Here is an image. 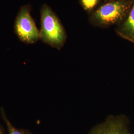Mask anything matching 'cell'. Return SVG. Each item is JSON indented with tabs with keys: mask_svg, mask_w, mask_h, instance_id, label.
Wrapping results in <instances>:
<instances>
[{
	"mask_svg": "<svg viewBox=\"0 0 134 134\" xmlns=\"http://www.w3.org/2000/svg\"><path fill=\"white\" fill-rule=\"evenodd\" d=\"M133 0H111L99 5L90 14L89 21L95 27H108L121 24L129 13Z\"/></svg>",
	"mask_w": 134,
	"mask_h": 134,
	"instance_id": "6da1fadb",
	"label": "cell"
},
{
	"mask_svg": "<svg viewBox=\"0 0 134 134\" xmlns=\"http://www.w3.org/2000/svg\"><path fill=\"white\" fill-rule=\"evenodd\" d=\"M40 39L52 47L60 50L66 41L67 34L57 14L45 4L40 10Z\"/></svg>",
	"mask_w": 134,
	"mask_h": 134,
	"instance_id": "7a4b0ae2",
	"label": "cell"
},
{
	"mask_svg": "<svg viewBox=\"0 0 134 134\" xmlns=\"http://www.w3.org/2000/svg\"><path fill=\"white\" fill-rule=\"evenodd\" d=\"M30 12V5L21 7L14 22V33L20 41L27 44L35 43L40 39V31Z\"/></svg>",
	"mask_w": 134,
	"mask_h": 134,
	"instance_id": "3957f363",
	"label": "cell"
},
{
	"mask_svg": "<svg viewBox=\"0 0 134 134\" xmlns=\"http://www.w3.org/2000/svg\"><path fill=\"white\" fill-rule=\"evenodd\" d=\"M90 134H131L128 129V120L124 116H110L102 124L91 130Z\"/></svg>",
	"mask_w": 134,
	"mask_h": 134,
	"instance_id": "277c9868",
	"label": "cell"
},
{
	"mask_svg": "<svg viewBox=\"0 0 134 134\" xmlns=\"http://www.w3.org/2000/svg\"><path fill=\"white\" fill-rule=\"evenodd\" d=\"M116 31L122 38L134 43V0L127 18L117 26Z\"/></svg>",
	"mask_w": 134,
	"mask_h": 134,
	"instance_id": "5b68a950",
	"label": "cell"
},
{
	"mask_svg": "<svg viewBox=\"0 0 134 134\" xmlns=\"http://www.w3.org/2000/svg\"><path fill=\"white\" fill-rule=\"evenodd\" d=\"M0 114L2 120L5 122V125L7 128L8 134H33V133H32L29 130L25 129H18L15 127L11 123L9 118H8L4 107H1Z\"/></svg>",
	"mask_w": 134,
	"mask_h": 134,
	"instance_id": "8992f818",
	"label": "cell"
},
{
	"mask_svg": "<svg viewBox=\"0 0 134 134\" xmlns=\"http://www.w3.org/2000/svg\"><path fill=\"white\" fill-rule=\"evenodd\" d=\"M80 4L86 12L89 14L100 5L102 0H79Z\"/></svg>",
	"mask_w": 134,
	"mask_h": 134,
	"instance_id": "52a82bcc",
	"label": "cell"
},
{
	"mask_svg": "<svg viewBox=\"0 0 134 134\" xmlns=\"http://www.w3.org/2000/svg\"><path fill=\"white\" fill-rule=\"evenodd\" d=\"M0 134H5V129L1 123H0Z\"/></svg>",
	"mask_w": 134,
	"mask_h": 134,
	"instance_id": "ba28073f",
	"label": "cell"
},
{
	"mask_svg": "<svg viewBox=\"0 0 134 134\" xmlns=\"http://www.w3.org/2000/svg\"><path fill=\"white\" fill-rule=\"evenodd\" d=\"M102 1H103L104 2H107V1H111V0H102Z\"/></svg>",
	"mask_w": 134,
	"mask_h": 134,
	"instance_id": "9c48e42d",
	"label": "cell"
},
{
	"mask_svg": "<svg viewBox=\"0 0 134 134\" xmlns=\"http://www.w3.org/2000/svg\"></svg>",
	"mask_w": 134,
	"mask_h": 134,
	"instance_id": "30bf717a",
	"label": "cell"
}]
</instances>
